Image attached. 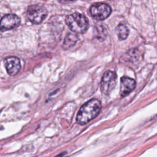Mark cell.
<instances>
[{
    "label": "cell",
    "instance_id": "6da1fadb",
    "mask_svg": "<svg viewBox=\"0 0 157 157\" xmlns=\"http://www.w3.org/2000/svg\"><path fill=\"white\" fill-rule=\"evenodd\" d=\"M101 109V103L96 99H92L83 104L78 112L76 120L80 124H85L96 117Z\"/></svg>",
    "mask_w": 157,
    "mask_h": 157
},
{
    "label": "cell",
    "instance_id": "7a4b0ae2",
    "mask_svg": "<svg viewBox=\"0 0 157 157\" xmlns=\"http://www.w3.org/2000/svg\"><path fill=\"white\" fill-rule=\"evenodd\" d=\"M65 21L69 28L75 33H83L89 27L87 18L79 13H74L67 15Z\"/></svg>",
    "mask_w": 157,
    "mask_h": 157
},
{
    "label": "cell",
    "instance_id": "3957f363",
    "mask_svg": "<svg viewBox=\"0 0 157 157\" xmlns=\"http://www.w3.org/2000/svg\"><path fill=\"white\" fill-rule=\"evenodd\" d=\"M26 15L31 22L34 24H39L46 18L47 10L42 6L31 5L28 8Z\"/></svg>",
    "mask_w": 157,
    "mask_h": 157
},
{
    "label": "cell",
    "instance_id": "277c9868",
    "mask_svg": "<svg viewBox=\"0 0 157 157\" xmlns=\"http://www.w3.org/2000/svg\"><path fill=\"white\" fill-rule=\"evenodd\" d=\"M117 74L112 71H107L103 75L101 82V92L108 95L110 93L116 85Z\"/></svg>",
    "mask_w": 157,
    "mask_h": 157
},
{
    "label": "cell",
    "instance_id": "5b68a950",
    "mask_svg": "<svg viewBox=\"0 0 157 157\" xmlns=\"http://www.w3.org/2000/svg\"><path fill=\"white\" fill-rule=\"evenodd\" d=\"M91 15L98 20H104L111 13V8L109 5L105 3H96L90 9Z\"/></svg>",
    "mask_w": 157,
    "mask_h": 157
},
{
    "label": "cell",
    "instance_id": "8992f818",
    "mask_svg": "<svg viewBox=\"0 0 157 157\" xmlns=\"http://www.w3.org/2000/svg\"><path fill=\"white\" fill-rule=\"evenodd\" d=\"M20 18L15 14H7L1 20V31H7L14 29L20 24Z\"/></svg>",
    "mask_w": 157,
    "mask_h": 157
},
{
    "label": "cell",
    "instance_id": "52a82bcc",
    "mask_svg": "<svg viewBox=\"0 0 157 157\" xmlns=\"http://www.w3.org/2000/svg\"><path fill=\"white\" fill-rule=\"evenodd\" d=\"M4 66L8 74L14 76L20 70L21 65L20 59L15 56H10L4 59Z\"/></svg>",
    "mask_w": 157,
    "mask_h": 157
},
{
    "label": "cell",
    "instance_id": "ba28073f",
    "mask_svg": "<svg viewBox=\"0 0 157 157\" xmlns=\"http://www.w3.org/2000/svg\"><path fill=\"white\" fill-rule=\"evenodd\" d=\"M136 81L128 77H122L120 80V95L124 97L130 93L136 87Z\"/></svg>",
    "mask_w": 157,
    "mask_h": 157
},
{
    "label": "cell",
    "instance_id": "9c48e42d",
    "mask_svg": "<svg viewBox=\"0 0 157 157\" xmlns=\"http://www.w3.org/2000/svg\"><path fill=\"white\" fill-rule=\"evenodd\" d=\"M78 38L76 34H74L71 33L67 34L63 42V47L64 50H67L72 47L78 40Z\"/></svg>",
    "mask_w": 157,
    "mask_h": 157
},
{
    "label": "cell",
    "instance_id": "30bf717a",
    "mask_svg": "<svg viewBox=\"0 0 157 157\" xmlns=\"http://www.w3.org/2000/svg\"><path fill=\"white\" fill-rule=\"evenodd\" d=\"M115 31L117 33V35L118 36V38L120 40H123L126 39L129 34V29L127 28V26L124 24H119L116 29Z\"/></svg>",
    "mask_w": 157,
    "mask_h": 157
},
{
    "label": "cell",
    "instance_id": "8fae6325",
    "mask_svg": "<svg viewBox=\"0 0 157 157\" xmlns=\"http://www.w3.org/2000/svg\"><path fill=\"white\" fill-rule=\"evenodd\" d=\"M61 3H67V2H72L74 1L75 0H58Z\"/></svg>",
    "mask_w": 157,
    "mask_h": 157
}]
</instances>
